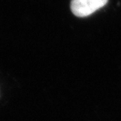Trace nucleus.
<instances>
[{"label":"nucleus","mask_w":121,"mask_h":121,"mask_svg":"<svg viewBox=\"0 0 121 121\" xmlns=\"http://www.w3.org/2000/svg\"><path fill=\"white\" fill-rule=\"evenodd\" d=\"M108 0H72L70 8L75 16L86 17L103 8Z\"/></svg>","instance_id":"1"}]
</instances>
